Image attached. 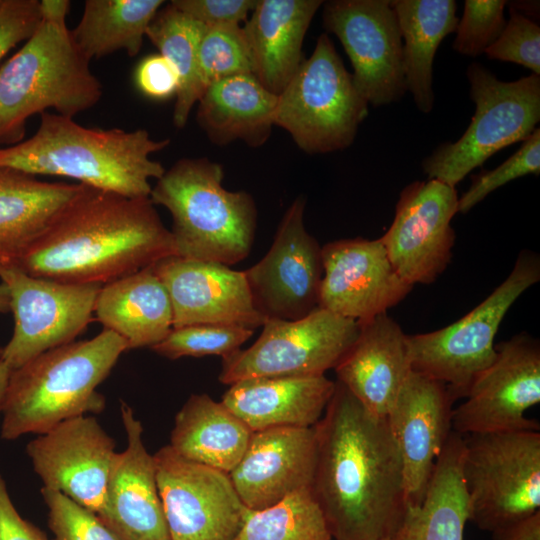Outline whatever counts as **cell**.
<instances>
[{
	"instance_id": "cell-1",
	"label": "cell",
	"mask_w": 540,
	"mask_h": 540,
	"mask_svg": "<svg viewBox=\"0 0 540 540\" xmlns=\"http://www.w3.org/2000/svg\"><path fill=\"white\" fill-rule=\"evenodd\" d=\"M316 431L311 491L332 540H391L407 507L401 457L387 417L340 382Z\"/></svg>"
},
{
	"instance_id": "cell-2",
	"label": "cell",
	"mask_w": 540,
	"mask_h": 540,
	"mask_svg": "<svg viewBox=\"0 0 540 540\" xmlns=\"http://www.w3.org/2000/svg\"><path fill=\"white\" fill-rule=\"evenodd\" d=\"M176 255L150 197L81 190L16 263L31 276L104 285Z\"/></svg>"
},
{
	"instance_id": "cell-3",
	"label": "cell",
	"mask_w": 540,
	"mask_h": 540,
	"mask_svg": "<svg viewBox=\"0 0 540 540\" xmlns=\"http://www.w3.org/2000/svg\"><path fill=\"white\" fill-rule=\"evenodd\" d=\"M169 143V139H153L144 129L87 128L73 118L46 111L40 114L32 137L0 148V167L34 176L68 177L129 198H146L152 190L150 180L165 172L150 155Z\"/></svg>"
},
{
	"instance_id": "cell-4",
	"label": "cell",
	"mask_w": 540,
	"mask_h": 540,
	"mask_svg": "<svg viewBox=\"0 0 540 540\" xmlns=\"http://www.w3.org/2000/svg\"><path fill=\"white\" fill-rule=\"evenodd\" d=\"M127 350L119 335L103 329L92 339L55 347L12 370L1 438L39 435L67 419L101 412L105 398L97 387Z\"/></svg>"
},
{
	"instance_id": "cell-5",
	"label": "cell",
	"mask_w": 540,
	"mask_h": 540,
	"mask_svg": "<svg viewBox=\"0 0 540 540\" xmlns=\"http://www.w3.org/2000/svg\"><path fill=\"white\" fill-rule=\"evenodd\" d=\"M223 178L219 163L182 158L152 187V203L172 217L176 256L230 266L250 253L257 223L254 199L225 189Z\"/></svg>"
},
{
	"instance_id": "cell-6",
	"label": "cell",
	"mask_w": 540,
	"mask_h": 540,
	"mask_svg": "<svg viewBox=\"0 0 540 540\" xmlns=\"http://www.w3.org/2000/svg\"><path fill=\"white\" fill-rule=\"evenodd\" d=\"M89 62L66 21L42 18L33 35L0 67V145L20 142L34 114L53 108L73 118L96 105L102 86Z\"/></svg>"
},
{
	"instance_id": "cell-7",
	"label": "cell",
	"mask_w": 540,
	"mask_h": 540,
	"mask_svg": "<svg viewBox=\"0 0 540 540\" xmlns=\"http://www.w3.org/2000/svg\"><path fill=\"white\" fill-rule=\"evenodd\" d=\"M368 113L352 74L329 36L321 34L312 55L278 95L274 125L302 151L324 154L348 148Z\"/></svg>"
},
{
	"instance_id": "cell-8",
	"label": "cell",
	"mask_w": 540,
	"mask_h": 540,
	"mask_svg": "<svg viewBox=\"0 0 540 540\" xmlns=\"http://www.w3.org/2000/svg\"><path fill=\"white\" fill-rule=\"evenodd\" d=\"M468 521L492 534L540 511V432L463 437Z\"/></svg>"
},
{
	"instance_id": "cell-9",
	"label": "cell",
	"mask_w": 540,
	"mask_h": 540,
	"mask_svg": "<svg viewBox=\"0 0 540 540\" xmlns=\"http://www.w3.org/2000/svg\"><path fill=\"white\" fill-rule=\"evenodd\" d=\"M466 74L474 116L456 142L443 143L422 162L428 179L451 187L499 150L524 141L540 120V76L505 82L477 62Z\"/></svg>"
},
{
	"instance_id": "cell-10",
	"label": "cell",
	"mask_w": 540,
	"mask_h": 540,
	"mask_svg": "<svg viewBox=\"0 0 540 540\" xmlns=\"http://www.w3.org/2000/svg\"><path fill=\"white\" fill-rule=\"evenodd\" d=\"M540 279V261L523 251L507 278L478 306L437 331L407 335L412 371L444 383L455 400L495 359L494 338L509 308Z\"/></svg>"
},
{
	"instance_id": "cell-11",
	"label": "cell",
	"mask_w": 540,
	"mask_h": 540,
	"mask_svg": "<svg viewBox=\"0 0 540 540\" xmlns=\"http://www.w3.org/2000/svg\"><path fill=\"white\" fill-rule=\"evenodd\" d=\"M257 340L223 358L219 381L320 376L335 369L355 342L356 320L316 308L297 320L266 319Z\"/></svg>"
},
{
	"instance_id": "cell-12",
	"label": "cell",
	"mask_w": 540,
	"mask_h": 540,
	"mask_svg": "<svg viewBox=\"0 0 540 540\" xmlns=\"http://www.w3.org/2000/svg\"><path fill=\"white\" fill-rule=\"evenodd\" d=\"M14 315L11 339L0 360L15 370L38 355L73 342L92 320L101 284H73L35 277L0 263Z\"/></svg>"
},
{
	"instance_id": "cell-13",
	"label": "cell",
	"mask_w": 540,
	"mask_h": 540,
	"mask_svg": "<svg viewBox=\"0 0 540 540\" xmlns=\"http://www.w3.org/2000/svg\"><path fill=\"white\" fill-rule=\"evenodd\" d=\"M153 457L171 540H235L251 510L229 474L187 460L169 445Z\"/></svg>"
},
{
	"instance_id": "cell-14",
	"label": "cell",
	"mask_w": 540,
	"mask_h": 540,
	"mask_svg": "<svg viewBox=\"0 0 540 540\" xmlns=\"http://www.w3.org/2000/svg\"><path fill=\"white\" fill-rule=\"evenodd\" d=\"M323 25L341 42L360 95L373 107L401 100L407 92L403 43L389 0H331L323 4Z\"/></svg>"
},
{
	"instance_id": "cell-15",
	"label": "cell",
	"mask_w": 540,
	"mask_h": 540,
	"mask_svg": "<svg viewBox=\"0 0 540 540\" xmlns=\"http://www.w3.org/2000/svg\"><path fill=\"white\" fill-rule=\"evenodd\" d=\"M496 357L452 412V431L464 434L534 430L525 412L540 402V345L527 334L495 345Z\"/></svg>"
},
{
	"instance_id": "cell-16",
	"label": "cell",
	"mask_w": 540,
	"mask_h": 540,
	"mask_svg": "<svg viewBox=\"0 0 540 540\" xmlns=\"http://www.w3.org/2000/svg\"><path fill=\"white\" fill-rule=\"evenodd\" d=\"M305 198L284 213L266 255L244 270L253 303L265 319L297 320L318 308L322 247L304 224Z\"/></svg>"
},
{
	"instance_id": "cell-17",
	"label": "cell",
	"mask_w": 540,
	"mask_h": 540,
	"mask_svg": "<svg viewBox=\"0 0 540 540\" xmlns=\"http://www.w3.org/2000/svg\"><path fill=\"white\" fill-rule=\"evenodd\" d=\"M458 199L455 187L435 179L414 181L401 191L393 222L380 239L409 285L434 282L450 263Z\"/></svg>"
},
{
	"instance_id": "cell-18",
	"label": "cell",
	"mask_w": 540,
	"mask_h": 540,
	"mask_svg": "<svg viewBox=\"0 0 540 540\" xmlns=\"http://www.w3.org/2000/svg\"><path fill=\"white\" fill-rule=\"evenodd\" d=\"M26 452L44 488L98 513L117 452L94 416L60 422L30 441Z\"/></svg>"
},
{
	"instance_id": "cell-19",
	"label": "cell",
	"mask_w": 540,
	"mask_h": 540,
	"mask_svg": "<svg viewBox=\"0 0 540 540\" xmlns=\"http://www.w3.org/2000/svg\"><path fill=\"white\" fill-rule=\"evenodd\" d=\"M319 308L362 321L401 302L413 286L394 270L381 239H340L322 247Z\"/></svg>"
},
{
	"instance_id": "cell-20",
	"label": "cell",
	"mask_w": 540,
	"mask_h": 540,
	"mask_svg": "<svg viewBox=\"0 0 540 540\" xmlns=\"http://www.w3.org/2000/svg\"><path fill=\"white\" fill-rule=\"evenodd\" d=\"M455 398L448 387L411 371L387 415L403 468L408 506L422 502L452 432Z\"/></svg>"
},
{
	"instance_id": "cell-21",
	"label": "cell",
	"mask_w": 540,
	"mask_h": 540,
	"mask_svg": "<svg viewBox=\"0 0 540 540\" xmlns=\"http://www.w3.org/2000/svg\"><path fill=\"white\" fill-rule=\"evenodd\" d=\"M153 268L168 292L173 328L230 324L255 329L266 320L253 303L244 271L176 255Z\"/></svg>"
},
{
	"instance_id": "cell-22",
	"label": "cell",
	"mask_w": 540,
	"mask_h": 540,
	"mask_svg": "<svg viewBox=\"0 0 540 540\" xmlns=\"http://www.w3.org/2000/svg\"><path fill=\"white\" fill-rule=\"evenodd\" d=\"M127 447L117 453L97 515L119 540H171L143 427L121 401Z\"/></svg>"
},
{
	"instance_id": "cell-23",
	"label": "cell",
	"mask_w": 540,
	"mask_h": 540,
	"mask_svg": "<svg viewBox=\"0 0 540 540\" xmlns=\"http://www.w3.org/2000/svg\"><path fill=\"white\" fill-rule=\"evenodd\" d=\"M315 463L314 426L269 428L252 433L229 476L244 505L257 511L311 488Z\"/></svg>"
},
{
	"instance_id": "cell-24",
	"label": "cell",
	"mask_w": 540,
	"mask_h": 540,
	"mask_svg": "<svg viewBox=\"0 0 540 540\" xmlns=\"http://www.w3.org/2000/svg\"><path fill=\"white\" fill-rule=\"evenodd\" d=\"M357 322L358 336L335 367L337 381L371 414L387 417L412 371L407 334L387 312Z\"/></svg>"
},
{
	"instance_id": "cell-25",
	"label": "cell",
	"mask_w": 540,
	"mask_h": 540,
	"mask_svg": "<svg viewBox=\"0 0 540 540\" xmlns=\"http://www.w3.org/2000/svg\"><path fill=\"white\" fill-rule=\"evenodd\" d=\"M335 382L325 375L257 377L230 385L221 401L252 432L277 427H313L324 414Z\"/></svg>"
},
{
	"instance_id": "cell-26",
	"label": "cell",
	"mask_w": 540,
	"mask_h": 540,
	"mask_svg": "<svg viewBox=\"0 0 540 540\" xmlns=\"http://www.w3.org/2000/svg\"><path fill=\"white\" fill-rule=\"evenodd\" d=\"M321 0H257L243 31L253 75L279 95L304 61L305 34Z\"/></svg>"
},
{
	"instance_id": "cell-27",
	"label": "cell",
	"mask_w": 540,
	"mask_h": 540,
	"mask_svg": "<svg viewBox=\"0 0 540 540\" xmlns=\"http://www.w3.org/2000/svg\"><path fill=\"white\" fill-rule=\"evenodd\" d=\"M81 187L0 167V263L16 264Z\"/></svg>"
},
{
	"instance_id": "cell-28",
	"label": "cell",
	"mask_w": 540,
	"mask_h": 540,
	"mask_svg": "<svg viewBox=\"0 0 540 540\" xmlns=\"http://www.w3.org/2000/svg\"><path fill=\"white\" fill-rule=\"evenodd\" d=\"M94 312L128 350L152 348L173 328L171 301L153 265L102 285Z\"/></svg>"
},
{
	"instance_id": "cell-29",
	"label": "cell",
	"mask_w": 540,
	"mask_h": 540,
	"mask_svg": "<svg viewBox=\"0 0 540 540\" xmlns=\"http://www.w3.org/2000/svg\"><path fill=\"white\" fill-rule=\"evenodd\" d=\"M278 96L253 74H239L210 84L198 100L197 122L211 142L227 145L241 140L262 146L274 126Z\"/></svg>"
},
{
	"instance_id": "cell-30",
	"label": "cell",
	"mask_w": 540,
	"mask_h": 540,
	"mask_svg": "<svg viewBox=\"0 0 540 540\" xmlns=\"http://www.w3.org/2000/svg\"><path fill=\"white\" fill-rule=\"evenodd\" d=\"M250 428L222 401L192 394L174 419L171 449L179 456L230 473L252 436Z\"/></svg>"
},
{
	"instance_id": "cell-31",
	"label": "cell",
	"mask_w": 540,
	"mask_h": 540,
	"mask_svg": "<svg viewBox=\"0 0 540 540\" xmlns=\"http://www.w3.org/2000/svg\"><path fill=\"white\" fill-rule=\"evenodd\" d=\"M463 436L451 432L439 455L424 498L408 506L391 540H463L468 500L461 474Z\"/></svg>"
},
{
	"instance_id": "cell-32",
	"label": "cell",
	"mask_w": 540,
	"mask_h": 540,
	"mask_svg": "<svg viewBox=\"0 0 540 540\" xmlns=\"http://www.w3.org/2000/svg\"><path fill=\"white\" fill-rule=\"evenodd\" d=\"M403 43L407 91L417 108L429 113L434 107L433 61L442 40L456 31L459 18L454 0H395Z\"/></svg>"
},
{
	"instance_id": "cell-33",
	"label": "cell",
	"mask_w": 540,
	"mask_h": 540,
	"mask_svg": "<svg viewBox=\"0 0 540 540\" xmlns=\"http://www.w3.org/2000/svg\"><path fill=\"white\" fill-rule=\"evenodd\" d=\"M162 0H86L74 43L90 61L119 50L136 56L146 31L163 6Z\"/></svg>"
},
{
	"instance_id": "cell-34",
	"label": "cell",
	"mask_w": 540,
	"mask_h": 540,
	"mask_svg": "<svg viewBox=\"0 0 540 540\" xmlns=\"http://www.w3.org/2000/svg\"><path fill=\"white\" fill-rule=\"evenodd\" d=\"M206 26L188 17L171 3L160 8L146 36L174 67L179 79L173 123L183 128L200 99L203 88L198 72V49Z\"/></svg>"
},
{
	"instance_id": "cell-35",
	"label": "cell",
	"mask_w": 540,
	"mask_h": 540,
	"mask_svg": "<svg viewBox=\"0 0 540 540\" xmlns=\"http://www.w3.org/2000/svg\"><path fill=\"white\" fill-rule=\"evenodd\" d=\"M235 540H332L311 488L251 511Z\"/></svg>"
},
{
	"instance_id": "cell-36",
	"label": "cell",
	"mask_w": 540,
	"mask_h": 540,
	"mask_svg": "<svg viewBox=\"0 0 540 540\" xmlns=\"http://www.w3.org/2000/svg\"><path fill=\"white\" fill-rule=\"evenodd\" d=\"M253 333L254 329L239 325H190L173 328L162 341L150 349L171 360L208 355L226 358L239 350Z\"/></svg>"
},
{
	"instance_id": "cell-37",
	"label": "cell",
	"mask_w": 540,
	"mask_h": 540,
	"mask_svg": "<svg viewBox=\"0 0 540 540\" xmlns=\"http://www.w3.org/2000/svg\"><path fill=\"white\" fill-rule=\"evenodd\" d=\"M198 72L203 92L210 84L223 78L253 74L251 54L243 27H206L198 49Z\"/></svg>"
},
{
	"instance_id": "cell-38",
	"label": "cell",
	"mask_w": 540,
	"mask_h": 540,
	"mask_svg": "<svg viewBox=\"0 0 540 540\" xmlns=\"http://www.w3.org/2000/svg\"><path fill=\"white\" fill-rule=\"evenodd\" d=\"M506 4L504 0H466L456 27L453 49L470 57L485 53L505 27Z\"/></svg>"
},
{
	"instance_id": "cell-39",
	"label": "cell",
	"mask_w": 540,
	"mask_h": 540,
	"mask_svg": "<svg viewBox=\"0 0 540 540\" xmlns=\"http://www.w3.org/2000/svg\"><path fill=\"white\" fill-rule=\"evenodd\" d=\"M540 172V130L537 127L511 157L493 170L472 177L468 190L458 199V212L467 213L491 192L506 183Z\"/></svg>"
},
{
	"instance_id": "cell-40",
	"label": "cell",
	"mask_w": 540,
	"mask_h": 540,
	"mask_svg": "<svg viewBox=\"0 0 540 540\" xmlns=\"http://www.w3.org/2000/svg\"><path fill=\"white\" fill-rule=\"evenodd\" d=\"M41 494L54 540H119L97 513L61 492L42 487Z\"/></svg>"
},
{
	"instance_id": "cell-41",
	"label": "cell",
	"mask_w": 540,
	"mask_h": 540,
	"mask_svg": "<svg viewBox=\"0 0 540 540\" xmlns=\"http://www.w3.org/2000/svg\"><path fill=\"white\" fill-rule=\"evenodd\" d=\"M491 60L512 62L540 75V28L515 8L498 39L485 51Z\"/></svg>"
},
{
	"instance_id": "cell-42",
	"label": "cell",
	"mask_w": 540,
	"mask_h": 540,
	"mask_svg": "<svg viewBox=\"0 0 540 540\" xmlns=\"http://www.w3.org/2000/svg\"><path fill=\"white\" fill-rule=\"evenodd\" d=\"M41 19L38 0H1L0 60L18 43L28 40Z\"/></svg>"
},
{
	"instance_id": "cell-43",
	"label": "cell",
	"mask_w": 540,
	"mask_h": 540,
	"mask_svg": "<svg viewBox=\"0 0 540 540\" xmlns=\"http://www.w3.org/2000/svg\"><path fill=\"white\" fill-rule=\"evenodd\" d=\"M176 9L206 27L246 22L257 0H173Z\"/></svg>"
},
{
	"instance_id": "cell-44",
	"label": "cell",
	"mask_w": 540,
	"mask_h": 540,
	"mask_svg": "<svg viewBox=\"0 0 540 540\" xmlns=\"http://www.w3.org/2000/svg\"><path fill=\"white\" fill-rule=\"evenodd\" d=\"M135 82L144 95L156 100L176 95L179 87L176 70L161 54L142 59L135 71Z\"/></svg>"
},
{
	"instance_id": "cell-45",
	"label": "cell",
	"mask_w": 540,
	"mask_h": 540,
	"mask_svg": "<svg viewBox=\"0 0 540 540\" xmlns=\"http://www.w3.org/2000/svg\"><path fill=\"white\" fill-rule=\"evenodd\" d=\"M0 540H48L32 523L23 519L12 503L0 473Z\"/></svg>"
},
{
	"instance_id": "cell-46",
	"label": "cell",
	"mask_w": 540,
	"mask_h": 540,
	"mask_svg": "<svg viewBox=\"0 0 540 540\" xmlns=\"http://www.w3.org/2000/svg\"><path fill=\"white\" fill-rule=\"evenodd\" d=\"M492 537L493 540H540V511L493 533Z\"/></svg>"
},
{
	"instance_id": "cell-47",
	"label": "cell",
	"mask_w": 540,
	"mask_h": 540,
	"mask_svg": "<svg viewBox=\"0 0 540 540\" xmlns=\"http://www.w3.org/2000/svg\"><path fill=\"white\" fill-rule=\"evenodd\" d=\"M70 2L67 0L40 1L41 17L53 21H66Z\"/></svg>"
},
{
	"instance_id": "cell-48",
	"label": "cell",
	"mask_w": 540,
	"mask_h": 540,
	"mask_svg": "<svg viewBox=\"0 0 540 540\" xmlns=\"http://www.w3.org/2000/svg\"><path fill=\"white\" fill-rule=\"evenodd\" d=\"M11 371L9 366L0 360V415Z\"/></svg>"
},
{
	"instance_id": "cell-49",
	"label": "cell",
	"mask_w": 540,
	"mask_h": 540,
	"mask_svg": "<svg viewBox=\"0 0 540 540\" xmlns=\"http://www.w3.org/2000/svg\"><path fill=\"white\" fill-rule=\"evenodd\" d=\"M10 311V297L7 286L4 283H0V313H6Z\"/></svg>"
},
{
	"instance_id": "cell-50",
	"label": "cell",
	"mask_w": 540,
	"mask_h": 540,
	"mask_svg": "<svg viewBox=\"0 0 540 540\" xmlns=\"http://www.w3.org/2000/svg\"><path fill=\"white\" fill-rule=\"evenodd\" d=\"M0 3H1V0H0Z\"/></svg>"
}]
</instances>
